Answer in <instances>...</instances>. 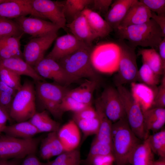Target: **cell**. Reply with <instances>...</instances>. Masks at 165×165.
Returning <instances> with one entry per match:
<instances>
[{"mask_svg": "<svg viewBox=\"0 0 165 165\" xmlns=\"http://www.w3.org/2000/svg\"><path fill=\"white\" fill-rule=\"evenodd\" d=\"M111 138L113 154L116 165L130 164L134 150L141 140L131 130L126 116L112 123Z\"/></svg>", "mask_w": 165, "mask_h": 165, "instance_id": "cell-1", "label": "cell"}, {"mask_svg": "<svg viewBox=\"0 0 165 165\" xmlns=\"http://www.w3.org/2000/svg\"><path fill=\"white\" fill-rule=\"evenodd\" d=\"M116 31L119 39L127 40L133 47H149L156 51L164 38L161 29L152 19L141 24L118 28Z\"/></svg>", "mask_w": 165, "mask_h": 165, "instance_id": "cell-2", "label": "cell"}, {"mask_svg": "<svg viewBox=\"0 0 165 165\" xmlns=\"http://www.w3.org/2000/svg\"><path fill=\"white\" fill-rule=\"evenodd\" d=\"M91 46H86L59 60L58 62L65 72L79 80L85 78L99 81L97 72L91 61Z\"/></svg>", "mask_w": 165, "mask_h": 165, "instance_id": "cell-3", "label": "cell"}, {"mask_svg": "<svg viewBox=\"0 0 165 165\" xmlns=\"http://www.w3.org/2000/svg\"><path fill=\"white\" fill-rule=\"evenodd\" d=\"M35 88L33 83L26 81L13 100L9 116L17 123L28 120L36 112Z\"/></svg>", "mask_w": 165, "mask_h": 165, "instance_id": "cell-4", "label": "cell"}, {"mask_svg": "<svg viewBox=\"0 0 165 165\" xmlns=\"http://www.w3.org/2000/svg\"><path fill=\"white\" fill-rule=\"evenodd\" d=\"M36 82V97L39 102L54 117L61 118L63 114L61 110V104L68 90L55 82Z\"/></svg>", "mask_w": 165, "mask_h": 165, "instance_id": "cell-5", "label": "cell"}, {"mask_svg": "<svg viewBox=\"0 0 165 165\" xmlns=\"http://www.w3.org/2000/svg\"><path fill=\"white\" fill-rule=\"evenodd\" d=\"M116 43L120 50L118 72L114 79L116 86L136 82L138 80V69L135 48L120 39H119Z\"/></svg>", "mask_w": 165, "mask_h": 165, "instance_id": "cell-6", "label": "cell"}, {"mask_svg": "<svg viewBox=\"0 0 165 165\" xmlns=\"http://www.w3.org/2000/svg\"><path fill=\"white\" fill-rule=\"evenodd\" d=\"M131 130L141 140H144L148 136L144 125L142 110L130 91L123 85L116 86Z\"/></svg>", "mask_w": 165, "mask_h": 165, "instance_id": "cell-7", "label": "cell"}, {"mask_svg": "<svg viewBox=\"0 0 165 165\" xmlns=\"http://www.w3.org/2000/svg\"><path fill=\"white\" fill-rule=\"evenodd\" d=\"M120 50L116 43H101L92 48V64L95 70L102 73L111 74L118 70Z\"/></svg>", "mask_w": 165, "mask_h": 165, "instance_id": "cell-8", "label": "cell"}, {"mask_svg": "<svg viewBox=\"0 0 165 165\" xmlns=\"http://www.w3.org/2000/svg\"><path fill=\"white\" fill-rule=\"evenodd\" d=\"M38 139H24L14 138L7 135L0 136V158L20 159L28 155L35 153Z\"/></svg>", "mask_w": 165, "mask_h": 165, "instance_id": "cell-9", "label": "cell"}, {"mask_svg": "<svg viewBox=\"0 0 165 165\" xmlns=\"http://www.w3.org/2000/svg\"><path fill=\"white\" fill-rule=\"evenodd\" d=\"M31 4L33 10L42 19H48L61 28H65L67 21L63 1L31 0Z\"/></svg>", "mask_w": 165, "mask_h": 165, "instance_id": "cell-10", "label": "cell"}, {"mask_svg": "<svg viewBox=\"0 0 165 165\" xmlns=\"http://www.w3.org/2000/svg\"><path fill=\"white\" fill-rule=\"evenodd\" d=\"M57 36V33H53L32 38L24 46L23 54L25 61L34 68L45 58L46 52Z\"/></svg>", "mask_w": 165, "mask_h": 165, "instance_id": "cell-11", "label": "cell"}, {"mask_svg": "<svg viewBox=\"0 0 165 165\" xmlns=\"http://www.w3.org/2000/svg\"><path fill=\"white\" fill-rule=\"evenodd\" d=\"M34 68L44 79L52 80L55 83L63 86L78 81L68 75L58 62L50 59L45 57Z\"/></svg>", "mask_w": 165, "mask_h": 165, "instance_id": "cell-12", "label": "cell"}, {"mask_svg": "<svg viewBox=\"0 0 165 165\" xmlns=\"http://www.w3.org/2000/svg\"><path fill=\"white\" fill-rule=\"evenodd\" d=\"M98 98L106 115L112 123L126 116L116 88L111 86L106 87Z\"/></svg>", "mask_w": 165, "mask_h": 165, "instance_id": "cell-13", "label": "cell"}, {"mask_svg": "<svg viewBox=\"0 0 165 165\" xmlns=\"http://www.w3.org/2000/svg\"><path fill=\"white\" fill-rule=\"evenodd\" d=\"M14 20L24 34L30 35L32 38L57 33L61 28L50 21L35 17L22 16L15 19Z\"/></svg>", "mask_w": 165, "mask_h": 165, "instance_id": "cell-14", "label": "cell"}, {"mask_svg": "<svg viewBox=\"0 0 165 165\" xmlns=\"http://www.w3.org/2000/svg\"><path fill=\"white\" fill-rule=\"evenodd\" d=\"M55 40L53 48L45 57L57 62L77 50L88 46L70 34L57 38Z\"/></svg>", "mask_w": 165, "mask_h": 165, "instance_id": "cell-15", "label": "cell"}, {"mask_svg": "<svg viewBox=\"0 0 165 165\" xmlns=\"http://www.w3.org/2000/svg\"><path fill=\"white\" fill-rule=\"evenodd\" d=\"M28 15L42 19L33 10L31 0H7L0 4V17L12 19Z\"/></svg>", "mask_w": 165, "mask_h": 165, "instance_id": "cell-16", "label": "cell"}, {"mask_svg": "<svg viewBox=\"0 0 165 165\" xmlns=\"http://www.w3.org/2000/svg\"><path fill=\"white\" fill-rule=\"evenodd\" d=\"M57 134L65 151L76 149L80 143L79 128L73 119L60 127Z\"/></svg>", "mask_w": 165, "mask_h": 165, "instance_id": "cell-17", "label": "cell"}, {"mask_svg": "<svg viewBox=\"0 0 165 165\" xmlns=\"http://www.w3.org/2000/svg\"><path fill=\"white\" fill-rule=\"evenodd\" d=\"M130 92L142 112L152 107L157 87H151L141 83L130 84Z\"/></svg>", "mask_w": 165, "mask_h": 165, "instance_id": "cell-18", "label": "cell"}, {"mask_svg": "<svg viewBox=\"0 0 165 165\" xmlns=\"http://www.w3.org/2000/svg\"><path fill=\"white\" fill-rule=\"evenodd\" d=\"M137 0H116L105 15V20L116 31L132 5Z\"/></svg>", "mask_w": 165, "mask_h": 165, "instance_id": "cell-19", "label": "cell"}, {"mask_svg": "<svg viewBox=\"0 0 165 165\" xmlns=\"http://www.w3.org/2000/svg\"><path fill=\"white\" fill-rule=\"evenodd\" d=\"M72 34L87 45L91 46L97 38L91 29L85 16L81 13L71 22L66 24Z\"/></svg>", "mask_w": 165, "mask_h": 165, "instance_id": "cell-20", "label": "cell"}, {"mask_svg": "<svg viewBox=\"0 0 165 165\" xmlns=\"http://www.w3.org/2000/svg\"><path fill=\"white\" fill-rule=\"evenodd\" d=\"M0 67L9 69L20 76H29L35 82L45 81L44 79L37 73L34 68L27 63L22 58L20 57L0 58Z\"/></svg>", "mask_w": 165, "mask_h": 165, "instance_id": "cell-21", "label": "cell"}, {"mask_svg": "<svg viewBox=\"0 0 165 165\" xmlns=\"http://www.w3.org/2000/svg\"><path fill=\"white\" fill-rule=\"evenodd\" d=\"M151 12L139 0L134 3L129 9L119 28L141 24L151 19Z\"/></svg>", "mask_w": 165, "mask_h": 165, "instance_id": "cell-22", "label": "cell"}, {"mask_svg": "<svg viewBox=\"0 0 165 165\" xmlns=\"http://www.w3.org/2000/svg\"><path fill=\"white\" fill-rule=\"evenodd\" d=\"M93 33L97 38L107 36L113 29L99 14L88 8L82 12Z\"/></svg>", "mask_w": 165, "mask_h": 165, "instance_id": "cell-23", "label": "cell"}, {"mask_svg": "<svg viewBox=\"0 0 165 165\" xmlns=\"http://www.w3.org/2000/svg\"><path fill=\"white\" fill-rule=\"evenodd\" d=\"M98 83L96 80L86 79L79 86L68 90L66 94L79 102L86 105H91L93 94Z\"/></svg>", "mask_w": 165, "mask_h": 165, "instance_id": "cell-24", "label": "cell"}, {"mask_svg": "<svg viewBox=\"0 0 165 165\" xmlns=\"http://www.w3.org/2000/svg\"><path fill=\"white\" fill-rule=\"evenodd\" d=\"M95 109L100 122V127L94 139L112 145L111 133L112 123L106 115L97 98L95 102Z\"/></svg>", "mask_w": 165, "mask_h": 165, "instance_id": "cell-25", "label": "cell"}, {"mask_svg": "<svg viewBox=\"0 0 165 165\" xmlns=\"http://www.w3.org/2000/svg\"><path fill=\"white\" fill-rule=\"evenodd\" d=\"M144 122L146 131L157 132L165 123V108H152L143 112Z\"/></svg>", "mask_w": 165, "mask_h": 165, "instance_id": "cell-26", "label": "cell"}, {"mask_svg": "<svg viewBox=\"0 0 165 165\" xmlns=\"http://www.w3.org/2000/svg\"><path fill=\"white\" fill-rule=\"evenodd\" d=\"M3 132L11 137L24 139L33 138L35 135L39 133L37 129L28 120L6 125Z\"/></svg>", "mask_w": 165, "mask_h": 165, "instance_id": "cell-27", "label": "cell"}, {"mask_svg": "<svg viewBox=\"0 0 165 165\" xmlns=\"http://www.w3.org/2000/svg\"><path fill=\"white\" fill-rule=\"evenodd\" d=\"M22 36L8 37L0 39V58L23 57L20 40Z\"/></svg>", "mask_w": 165, "mask_h": 165, "instance_id": "cell-28", "label": "cell"}, {"mask_svg": "<svg viewBox=\"0 0 165 165\" xmlns=\"http://www.w3.org/2000/svg\"><path fill=\"white\" fill-rule=\"evenodd\" d=\"M28 121L39 133L57 132L60 128V123L52 119L45 110L36 112Z\"/></svg>", "mask_w": 165, "mask_h": 165, "instance_id": "cell-29", "label": "cell"}, {"mask_svg": "<svg viewBox=\"0 0 165 165\" xmlns=\"http://www.w3.org/2000/svg\"><path fill=\"white\" fill-rule=\"evenodd\" d=\"M138 53L141 56L142 62L146 64L156 74L160 76L165 74V65L156 50L152 48L141 49Z\"/></svg>", "mask_w": 165, "mask_h": 165, "instance_id": "cell-30", "label": "cell"}, {"mask_svg": "<svg viewBox=\"0 0 165 165\" xmlns=\"http://www.w3.org/2000/svg\"><path fill=\"white\" fill-rule=\"evenodd\" d=\"M153 152L146 139L136 148L132 155L131 165H151L154 160Z\"/></svg>", "mask_w": 165, "mask_h": 165, "instance_id": "cell-31", "label": "cell"}, {"mask_svg": "<svg viewBox=\"0 0 165 165\" xmlns=\"http://www.w3.org/2000/svg\"><path fill=\"white\" fill-rule=\"evenodd\" d=\"M93 0H67L63 1L66 19L71 22L89 5Z\"/></svg>", "mask_w": 165, "mask_h": 165, "instance_id": "cell-32", "label": "cell"}, {"mask_svg": "<svg viewBox=\"0 0 165 165\" xmlns=\"http://www.w3.org/2000/svg\"><path fill=\"white\" fill-rule=\"evenodd\" d=\"M81 162L79 151L77 149L65 151L45 165H80Z\"/></svg>", "mask_w": 165, "mask_h": 165, "instance_id": "cell-33", "label": "cell"}, {"mask_svg": "<svg viewBox=\"0 0 165 165\" xmlns=\"http://www.w3.org/2000/svg\"><path fill=\"white\" fill-rule=\"evenodd\" d=\"M153 153L160 158H165V130L148 135L146 139Z\"/></svg>", "mask_w": 165, "mask_h": 165, "instance_id": "cell-34", "label": "cell"}, {"mask_svg": "<svg viewBox=\"0 0 165 165\" xmlns=\"http://www.w3.org/2000/svg\"><path fill=\"white\" fill-rule=\"evenodd\" d=\"M138 70V81L151 87H156L159 85L161 76L156 74L145 63Z\"/></svg>", "mask_w": 165, "mask_h": 165, "instance_id": "cell-35", "label": "cell"}, {"mask_svg": "<svg viewBox=\"0 0 165 165\" xmlns=\"http://www.w3.org/2000/svg\"><path fill=\"white\" fill-rule=\"evenodd\" d=\"M24 34L14 20L0 17V39L8 37L22 36Z\"/></svg>", "mask_w": 165, "mask_h": 165, "instance_id": "cell-36", "label": "cell"}, {"mask_svg": "<svg viewBox=\"0 0 165 165\" xmlns=\"http://www.w3.org/2000/svg\"><path fill=\"white\" fill-rule=\"evenodd\" d=\"M113 154L112 145L94 139L91 144L88 155L84 162L90 165L94 157L99 155Z\"/></svg>", "mask_w": 165, "mask_h": 165, "instance_id": "cell-37", "label": "cell"}, {"mask_svg": "<svg viewBox=\"0 0 165 165\" xmlns=\"http://www.w3.org/2000/svg\"><path fill=\"white\" fill-rule=\"evenodd\" d=\"M17 91L0 80V106L9 115L13 100Z\"/></svg>", "mask_w": 165, "mask_h": 165, "instance_id": "cell-38", "label": "cell"}, {"mask_svg": "<svg viewBox=\"0 0 165 165\" xmlns=\"http://www.w3.org/2000/svg\"><path fill=\"white\" fill-rule=\"evenodd\" d=\"M74 121L83 133L84 138L91 135H96L98 131L100 122L98 116L91 119Z\"/></svg>", "mask_w": 165, "mask_h": 165, "instance_id": "cell-39", "label": "cell"}, {"mask_svg": "<svg viewBox=\"0 0 165 165\" xmlns=\"http://www.w3.org/2000/svg\"><path fill=\"white\" fill-rule=\"evenodd\" d=\"M0 80L17 91L22 86L20 75L9 69L2 67H0Z\"/></svg>", "mask_w": 165, "mask_h": 165, "instance_id": "cell-40", "label": "cell"}, {"mask_svg": "<svg viewBox=\"0 0 165 165\" xmlns=\"http://www.w3.org/2000/svg\"><path fill=\"white\" fill-rule=\"evenodd\" d=\"M88 105L79 102L66 94L62 100L60 108L63 113L68 111L74 113L81 110Z\"/></svg>", "mask_w": 165, "mask_h": 165, "instance_id": "cell-41", "label": "cell"}, {"mask_svg": "<svg viewBox=\"0 0 165 165\" xmlns=\"http://www.w3.org/2000/svg\"><path fill=\"white\" fill-rule=\"evenodd\" d=\"M48 140L52 157L58 156L65 152L57 134V132H49L46 136Z\"/></svg>", "mask_w": 165, "mask_h": 165, "instance_id": "cell-42", "label": "cell"}, {"mask_svg": "<svg viewBox=\"0 0 165 165\" xmlns=\"http://www.w3.org/2000/svg\"><path fill=\"white\" fill-rule=\"evenodd\" d=\"M152 12L158 15H165V0H140Z\"/></svg>", "mask_w": 165, "mask_h": 165, "instance_id": "cell-43", "label": "cell"}, {"mask_svg": "<svg viewBox=\"0 0 165 165\" xmlns=\"http://www.w3.org/2000/svg\"><path fill=\"white\" fill-rule=\"evenodd\" d=\"M165 108V74L161 78L157 90L152 108Z\"/></svg>", "mask_w": 165, "mask_h": 165, "instance_id": "cell-44", "label": "cell"}, {"mask_svg": "<svg viewBox=\"0 0 165 165\" xmlns=\"http://www.w3.org/2000/svg\"><path fill=\"white\" fill-rule=\"evenodd\" d=\"M97 116L95 109L92 105L86 106L81 110L74 113L73 119H87L96 117Z\"/></svg>", "mask_w": 165, "mask_h": 165, "instance_id": "cell-45", "label": "cell"}, {"mask_svg": "<svg viewBox=\"0 0 165 165\" xmlns=\"http://www.w3.org/2000/svg\"><path fill=\"white\" fill-rule=\"evenodd\" d=\"M114 161L113 154L99 155L93 158L90 165H112Z\"/></svg>", "mask_w": 165, "mask_h": 165, "instance_id": "cell-46", "label": "cell"}, {"mask_svg": "<svg viewBox=\"0 0 165 165\" xmlns=\"http://www.w3.org/2000/svg\"><path fill=\"white\" fill-rule=\"evenodd\" d=\"M112 2V0H93L91 4L94 9L105 15L108 11Z\"/></svg>", "mask_w": 165, "mask_h": 165, "instance_id": "cell-47", "label": "cell"}, {"mask_svg": "<svg viewBox=\"0 0 165 165\" xmlns=\"http://www.w3.org/2000/svg\"><path fill=\"white\" fill-rule=\"evenodd\" d=\"M40 154L41 157L44 160H48L52 157L49 142L46 137L41 142Z\"/></svg>", "mask_w": 165, "mask_h": 165, "instance_id": "cell-48", "label": "cell"}, {"mask_svg": "<svg viewBox=\"0 0 165 165\" xmlns=\"http://www.w3.org/2000/svg\"><path fill=\"white\" fill-rule=\"evenodd\" d=\"M35 154L32 153L27 156L20 165H45V163L39 160Z\"/></svg>", "mask_w": 165, "mask_h": 165, "instance_id": "cell-49", "label": "cell"}, {"mask_svg": "<svg viewBox=\"0 0 165 165\" xmlns=\"http://www.w3.org/2000/svg\"><path fill=\"white\" fill-rule=\"evenodd\" d=\"M151 19H152L159 26L165 37V15H158L151 12Z\"/></svg>", "mask_w": 165, "mask_h": 165, "instance_id": "cell-50", "label": "cell"}, {"mask_svg": "<svg viewBox=\"0 0 165 165\" xmlns=\"http://www.w3.org/2000/svg\"><path fill=\"white\" fill-rule=\"evenodd\" d=\"M11 119L9 114L0 106V136L6 126L7 122Z\"/></svg>", "mask_w": 165, "mask_h": 165, "instance_id": "cell-51", "label": "cell"}, {"mask_svg": "<svg viewBox=\"0 0 165 165\" xmlns=\"http://www.w3.org/2000/svg\"><path fill=\"white\" fill-rule=\"evenodd\" d=\"M159 55L163 64L165 65V37L163 38L159 46Z\"/></svg>", "mask_w": 165, "mask_h": 165, "instance_id": "cell-52", "label": "cell"}, {"mask_svg": "<svg viewBox=\"0 0 165 165\" xmlns=\"http://www.w3.org/2000/svg\"><path fill=\"white\" fill-rule=\"evenodd\" d=\"M21 159L0 158V165H19Z\"/></svg>", "mask_w": 165, "mask_h": 165, "instance_id": "cell-53", "label": "cell"}, {"mask_svg": "<svg viewBox=\"0 0 165 165\" xmlns=\"http://www.w3.org/2000/svg\"><path fill=\"white\" fill-rule=\"evenodd\" d=\"M152 165H165V158H160V159L153 160L152 163Z\"/></svg>", "mask_w": 165, "mask_h": 165, "instance_id": "cell-54", "label": "cell"}, {"mask_svg": "<svg viewBox=\"0 0 165 165\" xmlns=\"http://www.w3.org/2000/svg\"><path fill=\"white\" fill-rule=\"evenodd\" d=\"M7 0H0V4L6 1Z\"/></svg>", "mask_w": 165, "mask_h": 165, "instance_id": "cell-55", "label": "cell"}, {"mask_svg": "<svg viewBox=\"0 0 165 165\" xmlns=\"http://www.w3.org/2000/svg\"><path fill=\"white\" fill-rule=\"evenodd\" d=\"M151 165H152V164Z\"/></svg>", "mask_w": 165, "mask_h": 165, "instance_id": "cell-56", "label": "cell"}]
</instances>
